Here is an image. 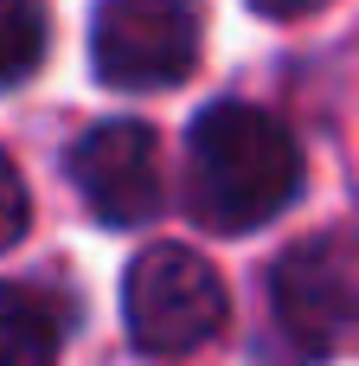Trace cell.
<instances>
[{
	"label": "cell",
	"mask_w": 359,
	"mask_h": 366,
	"mask_svg": "<svg viewBox=\"0 0 359 366\" xmlns=\"http://www.w3.org/2000/svg\"><path fill=\"white\" fill-rule=\"evenodd\" d=\"M0 366H58L51 309L26 290H0Z\"/></svg>",
	"instance_id": "6"
},
{
	"label": "cell",
	"mask_w": 359,
	"mask_h": 366,
	"mask_svg": "<svg viewBox=\"0 0 359 366\" xmlns=\"http://www.w3.org/2000/svg\"><path fill=\"white\" fill-rule=\"evenodd\" d=\"M270 309L302 360H334L359 347V244L340 232L302 238L270 270Z\"/></svg>",
	"instance_id": "2"
},
{
	"label": "cell",
	"mask_w": 359,
	"mask_h": 366,
	"mask_svg": "<svg viewBox=\"0 0 359 366\" xmlns=\"http://www.w3.org/2000/svg\"><path fill=\"white\" fill-rule=\"evenodd\" d=\"M71 180L103 225H141L161 206V148L148 122H103L71 148Z\"/></svg>",
	"instance_id": "5"
},
{
	"label": "cell",
	"mask_w": 359,
	"mask_h": 366,
	"mask_svg": "<svg viewBox=\"0 0 359 366\" xmlns=\"http://www.w3.org/2000/svg\"><path fill=\"white\" fill-rule=\"evenodd\" d=\"M45 64V13L32 0H0V90Z\"/></svg>",
	"instance_id": "7"
},
{
	"label": "cell",
	"mask_w": 359,
	"mask_h": 366,
	"mask_svg": "<svg viewBox=\"0 0 359 366\" xmlns=\"http://www.w3.org/2000/svg\"><path fill=\"white\" fill-rule=\"evenodd\" d=\"M32 225V199H26V180L13 167V154L0 148V251H13Z\"/></svg>",
	"instance_id": "8"
},
{
	"label": "cell",
	"mask_w": 359,
	"mask_h": 366,
	"mask_svg": "<svg viewBox=\"0 0 359 366\" xmlns=\"http://www.w3.org/2000/svg\"><path fill=\"white\" fill-rule=\"evenodd\" d=\"M263 19H302V13H321L328 0H251Z\"/></svg>",
	"instance_id": "9"
},
{
	"label": "cell",
	"mask_w": 359,
	"mask_h": 366,
	"mask_svg": "<svg viewBox=\"0 0 359 366\" xmlns=\"http://www.w3.org/2000/svg\"><path fill=\"white\" fill-rule=\"evenodd\" d=\"M302 187L289 129L257 103H212L193 122V212L212 232H257Z\"/></svg>",
	"instance_id": "1"
},
{
	"label": "cell",
	"mask_w": 359,
	"mask_h": 366,
	"mask_svg": "<svg viewBox=\"0 0 359 366\" xmlns=\"http://www.w3.org/2000/svg\"><path fill=\"white\" fill-rule=\"evenodd\" d=\"M199 39V0H103L90 19V64L109 90H173L193 77Z\"/></svg>",
	"instance_id": "4"
},
{
	"label": "cell",
	"mask_w": 359,
	"mask_h": 366,
	"mask_svg": "<svg viewBox=\"0 0 359 366\" xmlns=\"http://www.w3.org/2000/svg\"><path fill=\"white\" fill-rule=\"evenodd\" d=\"M122 322L141 354H193L225 328V277L193 244H148L122 277Z\"/></svg>",
	"instance_id": "3"
}]
</instances>
